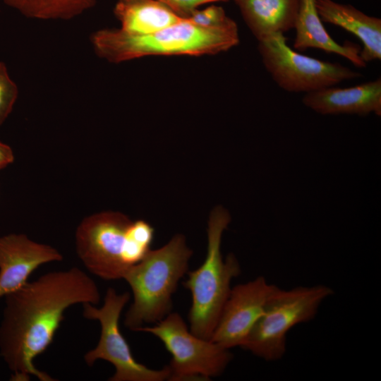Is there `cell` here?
<instances>
[{
    "label": "cell",
    "mask_w": 381,
    "mask_h": 381,
    "mask_svg": "<svg viewBox=\"0 0 381 381\" xmlns=\"http://www.w3.org/2000/svg\"><path fill=\"white\" fill-rule=\"evenodd\" d=\"M0 325V356L12 372V380L54 381L37 368L34 359L52 343L66 310L76 304L99 303L95 281L78 267L52 271L27 282L4 296Z\"/></svg>",
    "instance_id": "obj_1"
},
{
    "label": "cell",
    "mask_w": 381,
    "mask_h": 381,
    "mask_svg": "<svg viewBox=\"0 0 381 381\" xmlns=\"http://www.w3.org/2000/svg\"><path fill=\"white\" fill-rule=\"evenodd\" d=\"M95 52L112 63L147 56H202L226 52L239 43L236 23L205 28L183 18L155 32L133 35L119 29H104L91 37Z\"/></svg>",
    "instance_id": "obj_2"
},
{
    "label": "cell",
    "mask_w": 381,
    "mask_h": 381,
    "mask_svg": "<svg viewBox=\"0 0 381 381\" xmlns=\"http://www.w3.org/2000/svg\"><path fill=\"white\" fill-rule=\"evenodd\" d=\"M155 230L146 221L118 212L92 214L75 231L77 254L87 270L105 280L123 279L151 250Z\"/></svg>",
    "instance_id": "obj_3"
},
{
    "label": "cell",
    "mask_w": 381,
    "mask_h": 381,
    "mask_svg": "<svg viewBox=\"0 0 381 381\" xmlns=\"http://www.w3.org/2000/svg\"><path fill=\"white\" fill-rule=\"evenodd\" d=\"M193 255L182 234H176L162 247L150 250L124 275L133 299L124 325L135 331L144 324L157 322L171 313L172 295L188 272Z\"/></svg>",
    "instance_id": "obj_4"
},
{
    "label": "cell",
    "mask_w": 381,
    "mask_h": 381,
    "mask_svg": "<svg viewBox=\"0 0 381 381\" xmlns=\"http://www.w3.org/2000/svg\"><path fill=\"white\" fill-rule=\"evenodd\" d=\"M230 222L231 215L226 208L218 205L212 209L207 222L205 260L198 268L188 272L183 283L192 296L190 331L205 339H211L230 294L231 282L241 272L234 254L229 253L224 260L221 252L222 235Z\"/></svg>",
    "instance_id": "obj_5"
},
{
    "label": "cell",
    "mask_w": 381,
    "mask_h": 381,
    "mask_svg": "<svg viewBox=\"0 0 381 381\" xmlns=\"http://www.w3.org/2000/svg\"><path fill=\"white\" fill-rule=\"evenodd\" d=\"M333 294V290L324 284L289 290L277 286L263 314L241 347L266 361L281 359L286 352L288 332L313 320L322 303Z\"/></svg>",
    "instance_id": "obj_6"
},
{
    "label": "cell",
    "mask_w": 381,
    "mask_h": 381,
    "mask_svg": "<svg viewBox=\"0 0 381 381\" xmlns=\"http://www.w3.org/2000/svg\"><path fill=\"white\" fill-rule=\"evenodd\" d=\"M135 331L153 334L171 353L169 380H210L222 374L233 358L230 349L193 334L177 313H169L152 327L143 326Z\"/></svg>",
    "instance_id": "obj_7"
},
{
    "label": "cell",
    "mask_w": 381,
    "mask_h": 381,
    "mask_svg": "<svg viewBox=\"0 0 381 381\" xmlns=\"http://www.w3.org/2000/svg\"><path fill=\"white\" fill-rule=\"evenodd\" d=\"M130 298L128 292L119 294L109 287L100 308L91 303L83 304V317L98 320L101 325L99 341L94 349L85 354L84 361L89 366H92L97 360H104L111 363L115 372L109 378L110 381L169 380V367L155 370L138 362L120 331V315Z\"/></svg>",
    "instance_id": "obj_8"
},
{
    "label": "cell",
    "mask_w": 381,
    "mask_h": 381,
    "mask_svg": "<svg viewBox=\"0 0 381 381\" xmlns=\"http://www.w3.org/2000/svg\"><path fill=\"white\" fill-rule=\"evenodd\" d=\"M258 49L272 79L288 92L308 93L362 76L339 63L321 61L293 50L282 33L258 41Z\"/></svg>",
    "instance_id": "obj_9"
},
{
    "label": "cell",
    "mask_w": 381,
    "mask_h": 381,
    "mask_svg": "<svg viewBox=\"0 0 381 381\" xmlns=\"http://www.w3.org/2000/svg\"><path fill=\"white\" fill-rule=\"evenodd\" d=\"M276 287L259 276L231 288L210 340L228 349L241 347Z\"/></svg>",
    "instance_id": "obj_10"
},
{
    "label": "cell",
    "mask_w": 381,
    "mask_h": 381,
    "mask_svg": "<svg viewBox=\"0 0 381 381\" xmlns=\"http://www.w3.org/2000/svg\"><path fill=\"white\" fill-rule=\"evenodd\" d=\"M62 259L56 248L35 242L26 235L0 237V298L25 284L40 266Z\"/></svg>",
    "instance_id": "obj_11"
},
{
    "label": "cell",
    "mask_w": 381,
    "mask_h": 381,
    "mask_svg": "<svg viewBox=\"0 0 381 381\" xmlns=\"http://www.w3.org/2000/svg\"><path fill=\"white\" fill-rule=\"evenodd\" d=\"M303 104L322 115L381 116V78L346 88L325 87L306 93Z\"/></svg>",
    "instance_id": "obj_12"
},
{
    "label": "cell",
    "mask_w": 381,
    "mask_h": 381,
    "mask_svg": "<svg viewBox=\"0 0 381 381\" xmlns=\"http://www.w3.org/2000/svg\"><path fill=\"white\" fill-rule=\"evenodd\" d=\"M315 4L322 22L341 27L361 41L363 46L360 56L364 62L381 59L380 18L333 0H316Z\"/></svg>",
    "instance_id": "obj_13"
},
{
    "label": "cell",
    "mask_w": 381,
    "mask_h": 381,
    "mask_svg": "<svg viewBox=\"0 0 381 381\" xmlns=\"http://www.w3.org/2000/svg\"><path fill=\"white\" fill-rule=\"evenodd\" d=\"M315 3L316 0H300L294 26V49L300 52L309 48L321 49L340 55L356 67H365L366 63L360 56L361 47L358 44H340L329 35L318 13Z\"/></svg>",
    "instance_id": "obj_14"
},
{
    "label": "cell",
    "mask_w": 381,
    "mask_h": 381,
    "mask_svg": "<svg viewBox=\"0 0 381 381\" xmlns=\"http://www.w3.org/2000/svg\"><path fill=\"white\" fill-rule=\"evenodd\" d=\"M233 1L258 41L294 28L300 0Z\"/></svg>",
    "instance_id": "obj_15"
},
{
    "label": "cell",
    "mask_w": 381,
    "mask_h": 381,
    "mask_svg": "<svg viewBox=\"0 0 381 381\" xmlns=\"http://www.w3.org/2000/svg\"><path fill=\"white\" fill-rule=\"evenodd\" d=\"M114 14L120 29L133 35H146L177 23L184 18L166 5L152 0L118 1Z\"/></svg>",
    "instance_id": "obj_16"
},
{
    "label": "cell",
    "mask_w": 381,
    "mask_h": 381,
    "mask_svg": "<svg viewBox=\"0 0 381 381\" xmlns=\"http://www.w3.org/2000/svg\"><path fill=\"white\" fill-rule=\"evenodd\" d=\"M23 15L44 20H67L91 8L97 0H3Z\"/></svg>",
    "instance_id": "obj_17"
},
{
    "label": "cell",
    "mask_w": 381,
    "mask_h": 381,
    "mask_svg": "<svg viewBox=\"0 0 381 381\" xmlns=\"http://www.w3.org/2000/svg\"><path fill=\"white\" fill-rule=\"evenodd\" d=\"M185 18L205 28H223L236 23L226 16L222 6L217 5H211L203 9L197 8Z\"/></svg>",
    "instance_id": "obj_18"
},
{
    "label": "cell",
    "mask_w": 381,
    "mask_h": 381,
    "mask_svg": "<svg viewBox=\"0 0 381 381\" xmlns=\"http://www.w3.org/2000/svg\"><path fill=\"white\" fill-rule=\"evenodd\" d=\"M18 94L16 83L9 77L5 64L0 62V125L12 111Z\"/></svg>",
    "instance_id": "obj_19"
},
{
    "label": "cell",
    "mask_w": 381,
    "mask_h": 381,
    "mask_svg": "<svg viewBox=\"0 0 381 381\" xmlns=\"http://www.w3.org/2000/svg\"><path fill=\"white\" fill-rule=\"evenodd\" d=\"M129 1V0H118ZM162 3L183 18L188 17L193 11L202 5L215 3L227 2L229 0H152Z\"/></svg>",
    "instance_id": "obj_20"
},
{
    "label": "cell",
    "mask_w": 381,
    "mask_h": 381,
    "mask_svg": "<svg viewBox=\"0 0 381 381\" xmlns=\"http://www.w3.org/2000/svg\"><path fill=\"white\" fill-rule=\"evenodd\" d=\"M12 150L7 145L0 142V169H2L13 161Z\"/></svg>",
    "instance_id": "obj_21"
}]
</instances>
